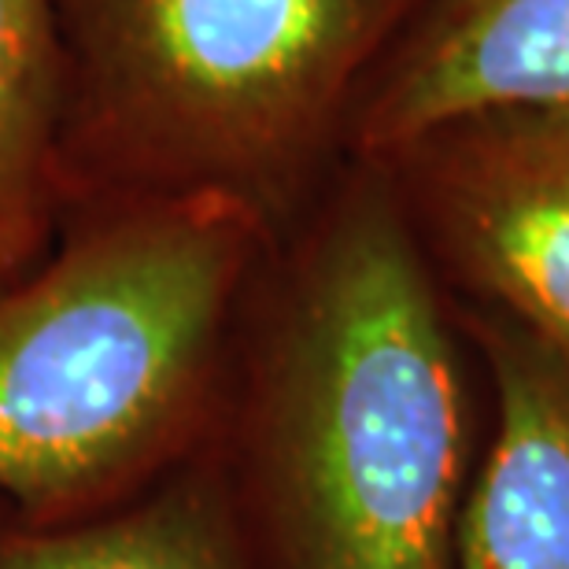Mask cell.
<instances>
[{
  "label": "cell",
  "instance_id": "cell-1",
  "mask_svg": "<svg viewBox=\"0 0 569 569\" xmlns=\"http://www.w3.org/2000/svg\"><path fill=\"white\" fill-rule=\"evenodd\" d=\"M473 392L389 174L345 156L248 289L214 432L256 569H455Z\"/></svg>",
  "mask_w": 569,
  "mask_h": 569
},
{
  "label": "cell",
  "instance_id": "cell-2",
  "mask_svg": "<svg viewBox=\"0 0 569 569\" xmlns=\"http://www.w3.org/2000/svg\"><path fill=\"white\" fill-rule=\"evenodd\" d=\"M274 237L219 197L63 214L41 263L0 284V507L89 515L197 459Z\"/></svg>",
  "mask_w": 569,
  "mask_h": 569
},
{
  "label": "cell",
  "instance_id": "cell-3",
  "mask_svg": "<svg viewBox=\"0 0 569 569\" xmlns=\"http://www.w3.org/2000/svg\"><path fill=\"white\" fill-rule=\"evenodd\" d=\"M426 0H52L63 214L219 197L281 233Z\"/></svg>",
  "mask_w": 569,
  "mask_h": 569
},
{
  "label": "cell",
  "instance_id": "cell-4",
  "mask_svg": "<svg viewBox=\"0 0 569 569\" xmlns=\"http://www.w3.org/2000/svg\"><path fill=\"white\" fill-rule=\"evenodd\" d=\"M451 303L569 370V108H492L373 156Z\"/></svg>",
  "mask_w": 569,
  "mask_h": 569
},
{
  "label": "cell",
  "instance_id": "cell-5",
  "mask_svg": "<svg viewBox=\"0 0 569 569\" xmlns=\"http://www.w3.org/2000/svg\"><path fill=\"white\" fill-rule=\"evenodd\" d=\"M492 108H569V0H426L362 86L345 152Z\"/></svg>",
  "mask_w": 569,
  "mask_h": 569
},
{
  "label": "cell",
  "instance_id": "cell-6",
  "mask_svg": "<svg viewBox=\"0 0 569 569\" xmlns=\"http://www.w3.org/2000/svg\"><path fill=\"white\" fill-rule=\"evenodd\" d=\"M451 307L488 403L455 569H569V370L507 318Z\"/></svg>",
  "mask_w": 569,
  "mask_h": 569
},
{
  "label": "cell",
  "instance_id": "cell-7",
  "mask_svg": "<svg viewBox=\"0 0 569 569\" xmlns=\"http://www.w3.org/2000/svg\"><path fill=\"white\" fill-rule=\"evenodd\" d=\"M0 569H256L214 440L144 492L74 518L0 507Z\"/></svg>",
  "mask_w": 569,
  "mask_h": 569
},
{
  "label": "cell",
  "instance_id": "cell-8",
  "mask_svg": "<svg viewBox=\"0 0 569 569\" xmlns=\"http://www.w3.org/2000/svg\"><path fill=\"white\" fill-rule=\"evenodd\" d=\"M60 116L63 52L52 0H0V284L41 263L60 233Z\"/></svg>",
  "mask_w": 569,
  "mask_h": 569
}]
</instances>
